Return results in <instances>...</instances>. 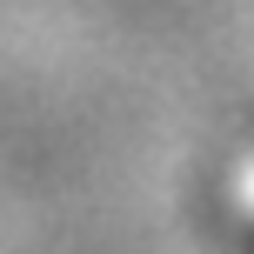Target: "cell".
<instances>
[{
	"label": "cell",
	"instance_id": "obj_1",
	"mask_svg": "<svg viewBox=\"0 0 254 254\" xmlns=\"http://www.w3.org/2000/svg\"><path fill=\"white\" fill-rule=\"evenodd\" d=\"M201 221H207V248L214 254H254V107L214 147Z\"/></svg>",
	"mask_w": 254,
	"mask_h": 254
}]
</instances>
